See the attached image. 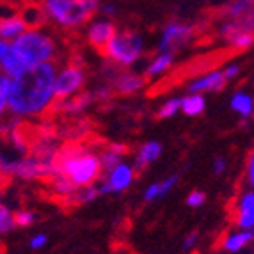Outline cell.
<instances>
[{"instance_id":"31","label":"cell","mask_w":254,"mask_h":254,"mask_svg":"<svg viewBox=\"0 0 254 254\" xmlns=\"http://www.w3.org/2000/svg\"><path fill=\"white\" fill-rule=\"evenodd\" d=\"M238 71H240V66H238V64H233V66H229V68L224 71L226 80H231V78H235V76L238 75Z\"/></svg>"},{"instance_id":"7","label":"cell","mask_w":254,"mask_h":254,"mask_svg":"<svg viewBox=\"0 0 254 254\" xmlns=\"http://www.w3.org/2000/svg\"><path fill=\"white\" fill-rule=\"evenodd\" d=\"M197 34H199L197 27L182 23V21H173L164 29L158 52L160 54H169L174 57V54H178L182 48H185Z\"/></svg>"},{"instance_id":"19","label":"cell","mask_w":254,"mask_h":254,"mask_svg":"<svg viewBox=\"0 0 254 254\" xmlns=\"http://www.w3.org/2000/svg\"><path fill=\"white\" fill-rule=\"evenodd\" d=\"M173 59L174 57L169 54H158L157 59L153 61V63L148 66V69H146L144 78H151V76H157V75H160V73H164L167 68H171Z\"/></svg>"},{"instance_id":"15","label":"cell","mask_w":254,"mask_h":254,"mask_svg":"<svg viewBox=\"0 0 254 254\" xmlns=\"http://www.w3.org/2000/svg\"><path fill=\"white\" fill-rule=\"evenodd\" d=\"M217 16L219 18H240V16H246V14L253 13V0H231L224 7H220L217 11Z\"/></svg>"},{"instance_id":"12","label":"cell","mask_w":254,"mask_h":254,"mask_svg":"<svg viewBox=\"0 0 254 254\" xmlns=\"http://www.w3.org/2000/svg\"><path fill=\"white\" fill-rule=\"evenodd\" d=\"M114 36H116V25L110 23V21H98V23L89 27V32H87L89 45H93L98 52H102L103 47H105Z\"/></svg>"},{"instance_id":"35","label":"cell","mask_w":254,"mask_h":254,"mask_svg":"<svg viewBox=\"0 0 254 254\" xmlns=\"http://www.w3.org/2000/svg\"><path fill=\"white\" fill-rule=\"evenodd\" d=\"M103 13H105V14H114L116 7H114V5H105V7H103Z\"/></svg>"},{"instance_id":"28","label":"cell","mask_w":254,"mask_h":254,"mask_svg":"<svg viewBox=\"0 0 254 254\" xmlns=\"http://www.w3.org/2000/svg\"><path fill=\"white\" fill-rule=\"evenodd\" d=\"M247 183H249L251 187H253V183H254V158H253V153L247 157Z\"/></svg>"},{"instance_id":"26","label":"cell","mask_w":254,"mask_h":254,"mask_svg":"<svg viewBox=\"0 0 254 254\" xmlns=\"http://www.w3.org/2000/svg\"><path fill=\"white\" fill-rule=\"evenodd\" d=\"M176 182H178V176L174 174V176H171V178H167V180H165V182L158 183V199H160V197H164V195L167 194V192H169L171 189H173V185H174V183H176Z\"/></svg>"},{"instance_id":"25","label":"cell","mask_w":254,"mask_h":254,"mask_svg":"<svg viewBox=\"0 0 254 254\" xmlns=\"http://www.w3.org/2000/svg\"><path fill=\"white\" fill-rule=\"evenodd\" d=\"M180 103H182V100H176V98H174V100H169V102L165 103V105L158 110L157 118L158 119H165V118H171V116H174V114H176V110L180 109Z\"/></svg>"},{"instance_id":"4","label":"cell","mask_w":254,"mask_h":254,"mask_svg":"<svg viewBox=\"0 0 254 254\" xmlns=\"http://www.w3.org/2000/svg\"><path fill=\"white\" fill-rule=\"evenodd\" d=\"M20 54V57L29 66H36L41 63H50L55 57L57 45L50 36L43 34L39 30L23 32L14 39V45H11Z\"/></svg>"},{"instance_id":"6","label":"cell","mask_w":254,"mask_h":254,"mask_svg":"<svg viewBox=\"0 0 254 254\" xmlns=\"http://www.w3.org/2000/svg\"><path fill=\"white\" fill-rule=\"evenodd\" d=\"M85 84V69L78 61L73 59L66 68L55 76L54 82V98L52 102H63L71 94L78 93Z\"/></svg>"},{"instance_id":"11","label":"cell","mask_w":254,"mask_h":254,"mask_svg":"<svg viewBox=\"0 0 254 254\" xmlns=\"http://www.w3.org/2000/svg\"><path fill=\"white\" fill-rule=\"evenodd\" d=\"M254 195L253 192H247V194H242V197L238 199L237 212L233 213L231 220L237 222L238 228L242 229H253L254 224Z\"/></svg>"},{"instance_id":"33","label":"cell","mask_w":254,"mask_h":254,"mask_svg":"<svg viewBox=\"0 0 254 254\" xmlns=\"http://www.w3.org/2000/svg\"><path fill=\"white\" fill-rule=\"evenodd\" d=\"M195 240H197V231H194V233L190 235V237L187 238V242H185V249H189V247H192L195 244Z\"/></svg>"},{"instance_id":"17","label":"cell","mask_w":254,"mask_h":254,"mask_svg":"<svg viewBox=\"0 0 254 254\" xmlns=\"http://www.w3.org/2000/svg\"><path fill=\"white\" fill-rule=\"evenodd\" d=\"M25 32V25L20 20V16L5 18L0 20V39L7 41V39H16L18 36H21Z\"/></svg>"},{"instance_id":"1","label":"cell","mask_w":254,"mask_h":254,"mask_svg":"<svg viewBox=\"0 0 254 254\" xmlns=\"http://www.w3.org/2000/svg\"><path fill=\"white\" fill-rule=\"evenodd\" d=\"M55 64L30 66L11 82L7 107L16 116H36L47 110L54 98Z\"/></svg>"},{"instance_id":"16","label":"cell","mask_w":254,"mask_h":254,"mask_svg":"<svg viewBox=\"0 0 254 254\" xmlns=\"http://www.w3.org/2000/svg\"><path fill=\"white\" fill-rule=\"evenodd\" d=\"M162 153V146L158 142H146L144 146H140L139 153H137V158H135V169L139 171H144L151 162H155L158 157H160Z\"/></svg>"},{"instance_id":"10","label":"cell","mask_w":254,"mask_h":254,"mask_svg":"<svg viewBox=\"0 0 254 254\" xmlns=\"http://www.w3.org/2000/svg\"><path fill=\"white\" fill-rule=\"evenodd\" d=\"M228 85V80L222 71H212L208 75L201 76L195 82L189 85V91L192 94H203V93H215V91H222Z\"/></svg>"},{"instance_id":"27","label":"cell","mask_w":254,"mask_h":254,"mask_svg":"<svg viewBox=\"0 0 254 254\" xmlns=\"http://www.w3.org/2000/svg\"><path fill=\"white\" fill-rule=\"evenodd\" d=\"M204 199H206V195H204V192L201 190H194L192 194H189V197H187V204L189 206H201V204L204 203Z\"/></svg>"},{"instance_id":"13","label":"cell","mask_w":254,"mask_h":254,"mask_svg":"<svg viewBox=\"0 0 254 254\" xmlns=\"http://www.w3.org/2000/svg\"><path fill=\"white\" fill-rule=\"evenodd\" d=\"M0 66H2V69H4V71L7 73V76H11V78H16V76L21 75L27 68H30L13 47H9V50L5 52L4 57H0Z\"/></svg>"},{"instance_id":"18","label":"cell","mask_w":254,"mask_h":254,"mask_svg":"<svg viewBox=\"0 0 254 254\" xmlns=\"http://www.w3.org/2000/svg\"><path fill=\"white\" fill-rule=\"evenodd\" d=\"M251 240H253V229H247V231H242V233H235L226 237L224 240H220L219 246L222 249L229 251V253H237L242 247H246Z\"/></svg>"},{"instance_id":"32","label":"cell","mask_w":254,"mask_h":254,"mask_svg":"<svg viewBox=\"0 0 254 254\" xmlns=\"http://www.w3.org/2000/svg\"><path fill=\"white\" fill-rule=\"evenodd\" d=\"M224 169H226V160L224 158H217V160L213 162V173L220 174V173H224Z\"/></svg>"},{"instance_id":"3","label":"cell","mask_w":254,"mask_h":254,"mask_svg":"<svg viewBox=\"0 0 254 254\" xmlns=\"http://www.w3.org/2000/svg\"><path fill=\"white\" fill-rule=\"evenodd\" d=\"M41 9L59 25L76 29L93 18L98 11V0H43Z\"/></svg>"},{"instance_id":"9","label":"cell","mask_w":254,"mask_h":254,"mask_svg":"<svg viewBox=\"0 0 254 254\" xmlns=\"http://www.w3.org/2000/svg\"><path fill=\"white\" fill-rule=\"evenodd\" d=\"M131 180H133V171H131L128 165L119 164L110 171L109 182H107L103 187H100L98 192H100V194H107V192H121L130 185Z\"/></svg>"},{"instance_id":"8","label":"cell","mask_w":254,"mask_h":254,"mask_svg":"<svg viewBox=\"0 0 254 254\" xmlns=\"http://www.w3.org/2000/svg\"><path fill=\"white\" fill-rule=\"evenodd\" d=\"M144 85H146L144 76H139V75H135V73H127L125 69H121V71L110 80L109 87L112 89V93H116V94L130 96V94L142 89Z\"/></svg>"},{"instance_id":"21","label":"cell","mask_w":254,"mask_h":254,"mask_svg":"<svg viewBox=\"0 0 254 254\" xmlns=\"http://www.w3.org/2000/svg\"><path fill=\"white\" fill-rule=\"evenodd\" d=\"M231 109L237 110L238 114L244 116V118H249L253 114V100H251L249 94L237 93L231 100Z\"/></svg>"},{"instance_id":"20","label":"cell","mask_w":254,"mask_h":254,"mask_svg":"<svg viewBox=\"0 0 254 254\" xmlns=\"http://www.w3.org/2000/svg\"><path fill=\"white\" fill-rule=\"evenodd\" d=\"M204 105H206V102H204V98L201 96V94H192V96H187L182 100V103H180V107L183 109V112H185L187 116H197L201 114L204 110Z\"/></svg>"},{"instance_id":"34","label":"cell","mask_w":254,"mask_h":254,"mask_svg":"<svg viewBox=\"0 0 254 254\" xmlns=\"http://www.w3.org/2000/svg\"><path fill=\"white\" fill-rule=\"evenodd\" d=\"M9 47H11V45H7L5 41H2V39H0V57H4L5 52L9 50Z\"/></svg>"},{"instance_id":"24","label":"cell","mask_w":254,"mask_h":254,"mask_svg":"<svg viewBox=\"0 0 254 254\" xmlns=\"http://www.w3.org/2000/svg\"><path fill=\"white\" fill-rule=\"evenodd\" d=\"M13 220H14V226H21V228H27V226L34 224V222H36V215L32 212L21 210V212L13 213Z\"/></svg>"},{"instance_id":"29","label":"cell","mask_w":254,"mask_h":254,"mask_svg":"<svg viewBox=\"0 0 254 254\" xmlns=\"http://www.w3.org/2000/svg\"><path fill=\"white\" fill-rule=\"evenodd\" d=\"M157 197H158V183H153L148 190H146L144 199L146 201H153V199H157Z\"/></svg>"},{"instance_id":"2","label":"cell","mask_w":254,"mask_h":254,"mask_svg":"<svg viewBox=\"0 0 254 254\" xmlns=\"http://www.w3.org/2000/svg\"><path fill=\"white\" fill-rule=\"evenodd\" d=\"M57 176H63L75 187H89L102 178V164L96 153L84 142H68L61 146L52 160Z\"/></svg>"},{"instance_id":"14","label":"cell","mask_w":254,"mask_h":254,"mask_svg":"<svg viewBox=\"0 0 254 254\" xmlns=\"http://www.w3.org/2000/svg\"><path fill=\"white\" fill-rule=\"evenodd\" d=\"M47 18L48 16L45 14V11L34 4L25 5L20 13V20L23 21L25 29H32V30H36V29H39V27L45 25V23H47Z\"/></svg>"},{"instance_id":"22","label":"cell","mask_w":254,"mask_h":254,"mask_svg":"<svg viewBox=\"0 0 254 254\" xmlns=\"http://www.w3.org/2000/svg\"><path fill=\"white\" fill-rule=\"evenodd\" d=\"M14 228L13 213L9 212V208L0 201V233H7Z\"/></svg>"},{"instance_id":"5","label":"cell","mask_w":254,"mask_h":254,"mask_svg":"<svg viewBox=\"0 0 254 254\" xmlns=\"http://www.w3.org/2000/svg\"><path fill=\"white\" fill-rule=\"evenodd\" d=\"M142 52H144L142 38L135 32L123 30L110 39L100 54L110 59V63L119 64V66H130L142 55Z\"/></svg>"},{"instance_id":"30","label":"cell","mask_w":254,"mask_h":254,"mask_svg":"<svg viewBox=\"0 0 254 254\" xmlns=\"http://www.w3.org/2000/svg\"><path fill=\"white\" fill-rule=\"evenodd\" d=\"M45 244H47V237H45V235H38V237H34L30 240V247H32V249H39V247H43Z\"/></svg>"},{"instance_id":"23","label":"cell","mask_w":254,"mask_h":254,"mask_svg":"<svg viewBox=\"0 0 254 254\" xmlns=\"http://www.w3.org/2000/svg\"><path fill=\"white\" fill-rule=\"evenodd\" d=\"M11 76H0V116L4 114L5 107H7L9 91H11Z\"/></svg>"}]
</instances>
